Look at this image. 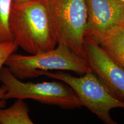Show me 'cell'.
Returning <instances> with one entry per match:
<instances>
[{"instance_id": "6da1fadb", "label": "cell", "mask_w": 124, "mask_h": 124, "mask_svg": "<svg viewBox=\"0 0 124 124\" xmlns=\"http://www.w3.org/2000/svg\"><path fill=\"white\" fill-rule=\"evenodd\" d=\"M9 28L13 42L30 54L58 45L46 0H13Z\"/></svg>"}, {"instance_id": "7a4b0ae2", "label": "cell", "mask_w": 124, "mask_h": 124, "mask_svg": "<svg viewBox=\"0 0 124 124\" xmlns=\"http://www.w3.org/2000/svg\"><path fill=\"white\" fill-rule=\"evenodd\" d=\"M5 65L18 79L37 77L52 70L70 71L82 75L92 71L84 58L60 43L41 53L31 55L13 53Z\"/></svg>"}, {"instance_id": "3957f363", "label": "cell", "mask_w": 124, "mask_h": 124, "mask_svg": "<svg viewBox=\"0 0 124 124\" xmlns=\"http://www.w3.org/2000/svg\"><path fill=\"white\" fill-rule=\"evenodd\" d=\"M41 75L65 83L73 90L82 106L86 107L105 124H117L111 117L110 111L117 108L124 109V100L116 97L93 71L79 77L60 71H46Z\"/></svg>"}, {"instance_id": "277c9868", "label": "cell", "mask_w": 124, "mask_h": 124, "mask_svg": "<svg viewBox=\"0 0 124 124\" xmlns=\"http://www.w3.org/2000/svg\"><path fill=\"white\" fill-rule=\"evenodd\" d=\"M0 80L7 89L3 100H33L66 109L80 108L82 105L70 87L59 82H24L8 67L0 71Z\"/></svg>"}, {"instance_id": "5b68a950", "label": "cell", "mask_w": 124, "mask_h": 124, "mask_svg": "<svg viewBox=\"0 0 124 124\" xmlns=\"http://www.w3.org/2000/svg\"><path fill=\"white\" fill-rule=\"evenodd\" d=\"M58 43L85 59L83 43L87 28L85 0H46Z\"/></svg>"}, {"instance_id": "8992f818", "label": "cell", "mask_w": 124, "mask_h": 124, "mask_svg": "<svg viewBox=\"0 0 124 124\" xmlns=\"http://www.w3.org/2000/svg\"><path fill=\"white\" fill-rule=\"evenodd\" d=\"M85 59L91 71L111 92L124 100V67L92 39L85 37Z\"/></svg>"}, {"instance_id": "52a82bcc", "label": "cell", "mask_w": 124, "mask_h": 124, "mask_svg": "<svg viewBox=\"0 0 124 124\" xmlns=\"http://www.w3.org/2000/svg\"><path fill=\"white\" fill-rule=\"evenodd\" d=\"M87 12L86 35L100 33L118 25L124 20L121 0H85Z\"/></svg>"}, {"instance_id": "ba28073f", "label": "cell", "mask_w": 124, "mask_h": 124, "mask_svg": "<svg viewBox=\"0 0 124 124\" xmlns=\"http://www.w3.org/2000/svg\"><path fill=\"white\" fill-rule=\"evenodd\" d=\"M97 42L124 67V29L120 25L104 32L85 35Z\"/></svg>"}, {"instance_id": "9c48e42d", "label": "cell", "mask_w": 124, "mask_h": 124, "mask_svg": "<svg viewBox=\"0 0 124 124\" xmlns=\"http://www.w3.org/2000/svg\"><path fill=\"white\" fill-rule=\"evenodd\" d=\"M29 111L24 100L18 99L9 108H0V124H33Z\"/></svg>"}, {"instance_id": "30bf717a", "label": "cell", "mask_w": 124, "mask_h": 124, "mask_svg": "<svg viewBox=\"0 0 124 124\" xmlns=\"http://www.w3.org/2000/svg\"><path fill=\"white\" fill-rule=\"evenodd\" d=\"M13 0H0V42L13 41L9 18Z\"/></svg>"}, {"instance_id": "8fae6325", "label": "cell", "mask_w": 124, "mask_h": 124, "mask_svg": "<svg viewBox=\"0 0 124 124\" xmlns=\"http://www.w3.org/2000/svg\"><path fill=\"white\" fill-rule=\"evenodd\" d=\"M17 47V46L13 41L0 42V71L2 69L3 66L5 65L9 56L15 53ZM6 91V87L3 85L0 88V108H2L5 106V100H3V97Z\"/></svg>"}, {"instance_id": "7c38bea8", "label": "cell", "mask_w": 124, "mask_h": 124, "mask_svg": "<svg viewBox=\"0 0 124 124\" xmlns=\"http://www.w3.org/2000/svg\"><path fill=\"white\" fill-rule=\"evenodd\" d=\"M120 25L124 29V20H123V21H122V23H121V24H120Z\"/></svg>"}, {"instance_id": "4fadbf2b", "label": "cell", "mask_w": 124, "mask_h": 124, "mask_svg": "<svg viewBox=\"0 0 124 124\" xmlns=\"http://www.w3.org/2000/svg\"><path fill=\"white\" fill-rule=\"evenodd\" d=\"M121 1H122V2H123V3H124V0H121Z\"/></svg>"}]
</instances>
